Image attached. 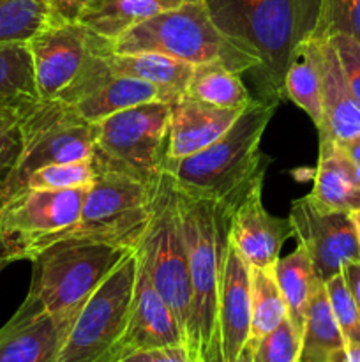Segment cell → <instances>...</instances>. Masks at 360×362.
<instances>
[{
	"instance_id": "obj_14",
	"label": "cell",
	"mask_w": 360,
	"mask_h": 362,
	"mask_svg": "<svg viewBox=\"0 0 360 362\" xmlns=\"http://www.w3.org/2000/svg\"><path fill=\"white\" fill-rule=\"evenodd\" d=\"M108 39L76 21L52 23L28 41L34 64L35 87L41 101L59 99L73 83L92 49Z\"/></svg>"
},
{
	"instance_id": "obj_28",
	"label": "cell",
	"mask_w": 360,
	"mask_h": 362,
	"mask_svg": "<svg viewBox=\"0 0 360 362\" xmlns=\"http://www.w3.org/2000/svg\"><path fill=\"white\" fill-rule=\"evenodd\" d=\"M186 94L208 105L239 112H244L254 99L244 85L242 74L221 64L194 66Z\"/></svg>"
},
{
	"instance_id": "obj_1",
	"label": "cell",
	"mask_w": 360,
	"mask_h": 362,
	"mask_svg": "<svg viewBox=\"0 0 360 362\" xmlns=\"http://www.w3.org/2000/svg\"><path fill=\"white\" fill-rule=\"evenodd\" d=\"M215 27L258 60V99L279 103L295 49L313 35L321 0H205Z\"/></svg>"
},
{
	"instance_id": "obj_23",
	"label": "cell",
	"mask_w": 360,
	"mask_h": 362,
	"mask_svg": "<svg viewBox=\"0 0 360 362\" xmlns=\"http://www.w3.org/2000/svg\"><path fill=\"white\" fill-rule=\"evenodd\" d=\"M106 59L113 73L154 85L159 90V98L164 103H173L186 94L194 71L191 64L159 53L112 52Z\"/></svg>"
},
{
	"instance_id": "obj_33",
	"label": "cell",
	"mask_w": 360,
	"mask_h": 362,
	"mask_svg": "<svg viewBox=\"0 0 360 362\" xmlns=\"http://www.w3.org/2000/svg\"><path fill=\"white\" fill-rule=\"evenodd\" d=\"M251 349L253 362H300L302 334L286 317L274 331L251 345Z\"/></svg>"
},
{
	"instance_id": "obj_32",
	"label": "cell",
	"mask_w": 360,
	"mask_h": 362,
	"mask_svg": "<svg viewBox=\"0 0 360 362\" xmlns=\"http://www.w3.org/2000/svg\"><path fill=\"white\" fill-rule=\"evenodd\" d=\"M344 34L360 42V0H321L314 39Z\"/></svg>"
},
{
	"instance_id": "obj_40",
	"label": "cell",
	"mask_w": 360,
	"mask_h": 362,
	"mask_svg": "<svg viewBox=\"0 0 360 362\" xmlns=\"http://www.w3.org/2000/svg\"><path fill=\"white\" fill-rule=\"evenodd\" d=\"M339 145H341L344 154L348 156V159L352 161L353 168H355L356 173L360 175V134L353 138V140L344 141V144H339Z\"/></svg>"
},
{
	"instance_id": "obj_24",
	"label": "cell",
	"mask_w": 360,
	"mask_h": 362,
	"mask_svg": "<svg viewBox=\"0 0 360 362\" xmlns=\"http://www.w3.org/2000/svg\"><path fill=\"white\" fill-rule=\"evenodd\" d=\"M39 103L28 42L0 45V113L21 120Z\"/></svg>"
},
{
	"instance_id": "obj_39",
	"label": "cell",
	"mask_w": 360,
	"mask_h": 362,
	"mask_svg": "<svg viewBox=\"0 0 360 362\" xmlns=\"http://www.w3.org/2000/svg\"><path fill=\"white\" fill-rule=\"evenodd\" d=\"M342 278H344L346 286H348L349 293H352L355 306L360 313V262H352L346 264L341 271Z\"/></svg>"
},
{
	"instance_id": "obj_26",
	"label": "cell",
	"mask_w": 360,
	"mask_h": 362,
	"mask_svg": "<svg viewBox=\"0 0 360 362\" xmlns=\"http://www.w3.org/2000/svg\"><path fill=\"white\" fill-rule=\"evenodd\" d=\"M346 341L332 313L325 285L321 283L307 308L306 324L302 331L300 362H328L337 350L344 349Z\"/></svg>"
},
{
	"instance_id": "obj_43",
	"label": "cell",
	"mask_w": 360,
	"mask_h": 362,
	"mask_svg": "<svg viewBox=\"0 0 360 362\" xmlns=\"http://www.w3.org/2000/svg\"><path fill=\"white\" fill-rule=\"evenodd\" d=\"M352 221L353 225H355V230H356V237H359V244H360V211H355L352 212Z\"/></svg>"
},
{
	"instance_id": "obj_36",
	"label": "cell",
	"mask_w": 360,
	"mask_h": 362,
	"mask_svg": "<svg viewBox=\"0 0 360 362\" xmlns=\"http://www.w3.org/2000/svg\"><path fill=\"white\" fill-rule=\"evenodd\" d=\"M20 120L0 113V182L20 156Z\"/></svg>"
},
{
	"instance_id": "obj_35",
	"label": "cell",
	"mask_w": 360,
	"mask_h": 362,
	"mask_svg": "<svg viewBox=\"0 0 360 362\" xmlns=\"http://www.w3.org/2000/svg\"><path fill=\"white\" fill-rule=\"evenodd\" d=\"M330 39L334 41L339 59H341L349 90H352L356 105L360 106V42L344 34L332 35Z\"/></svg>"
},
{
	"instance_id": "obj_42",
	"label": "cell",
	"mask_w": 360,
	"mask_h": 362,
	"mask_svg": "<svg viewBox=\"0 0 360 362\" xmlns=\"http://www.w3.org/2000/svg\"><path fill=\"white\" fill-rule=\"evenodd\" d=\"M236 362H253V349H251L249 343H247V345L244 346L242 354H240L239 359H236Z\"/></svg>"
},
{
	"instance_id": "obj_41",
	"label": "cell",
	"mask_w": 360,
	"mask_h": 362,
	"mask_svg": "<svg viewBox=\"0 0 360 362\" xmlns=\"http://www.w3.org/2000/svg\"><path fill=\"white\" fill-rule=\"evenodd\" d=\"M328 362H360V343L359 345H346L337 350Z\"/></svg>"
},
{
	"instance_id": "obj_27",
	"label": "cell",
	"mask_w": 360,
	"mask_h": 362,
	"mask_svg": "<svg viewBox=\"0 0 360 362\" xmlns=\"http://www.w3.org/2000/svg\"><path fill=\"white\" fill-rule=\"evenodd\" d=\"M284 95L307 113L314 126H321L320 69L313 37L304 41L289 60L284 74Z\"/></svg>"
},
{
	"instance_id": "obj_11",
	"label": "cell",
	"mask_w": 360,
	"mask_h": 362,
	"mask_svg": "<svg viewBox=\"0 0 360 362\" xmlns=\"http://www.w3.org/2000/svg\"><path fill=\"white\" fill-rule=\"evenodd\" d=\"M88 187L30 189L23 187L0 200V240L9 262L32 260L60 233L78 223Z\"/></svg>"
},
{
	"instance_id": "obj_4",
	"label": "cell",
	"mask_w": 360,
	"mask_h": 362,
	"mask_svg": "<svg viewBox=\"0 0 360 362\" xmlns=\"http://www.w3.org/2000/svg\"><path fill=\"white\" fill-rule=\"evenodd\" d=\"M115 53H159L191 66L221 64L235 73L258 66L253 55L229 41L212 21L205 0H186L127 30L113 42Z\"/></svg>"
},
{
	"instance_id": "obj_44",
	"label": "cell",
	"mask_w": 360,
	"mask_h": 362,
	"mask_svg": "<svg viewBox=\"0 0 360 362\" xmlns=\"http://www.w3.org/2000/svg\"><path fill=\"white\" fill-rule=\"evenodd\" d=\"M0 262H6V264H11L9 258H7V251H6V247H4L2 240H0Z\"/></svg>"
},
{
	"instance_id": "obj_21",
	"label": "cell",
	"mask_w": 360,
	"mask_h": 362,
	"mask_svg": "<svg viewBox=\"0 0 360 362\" xmlns=\"http://www.w3.org/2000/svg\"><path fill=\"white\" fill-rule=\"evenodd\" d=\"M307 197L325 212L360 211V175L335 141L320 140L314 186Z\"/></svg>"
},
{
	"instance_id": "obj_2",
	"label": "cell",
	"mask_w": 360,
	"mask_h": 362,
	"mask_svg": "<svg viewBox=\"0 0 360 362\" xmlns=\"http://www.w3.org/2000/svg\"><path fill=\"white\" fill-rule=\"evenodd\" d=\"M277 106L253 99L219 140L187 158H166L162 172L186 197L239 205L247 191L265 179L268 158L260 145Z\"/></svg>"
},
{
	"instance_id": "obj_20",
	"label": "cell",
	"mask_w": 360,
	"mask_h": 362,
	"mask_svg": "<svg viewBox=\"0 0 360 362\" xmlns=\"http://www.w3.org/2000/svg\"><path fill=\"white\" fill-rule=\"evenodd\" d=\"M242 112L221 108L184 94L169 103L166 158L182 159L203 151L233 126Z\"/></svg>"
},
{
	"instance_id": "obj_38",
	"label": "cell",
	"mask_w": 360,
	"mask_h": 362,
	"mask_svg": "<svg viewBox=\"0 0 360 362\" xmlns=\"http://www.w3.org/2000/svg\"><path fill=\"white\" fill-rule=\"evenodd\" d=\"M52 7L53 23L60 21H74L76 14L88 0H48Z\"/></svg>"
},
{
	"instance_id": "obj_30",
	"label": "cell",
	"mask_w": 360,
	"mask_h": 362,
	"mask_svg": "<svg viewBox=\"0 0 360 362\" xmlns=\"http://www.w3.org/2000/svg\"><path fill=\"white\" fill-rule=\"evenodd\" d=\"M52 23L48 0H0V45L28 42Z\"/></svg>"
},
{
	"instance_id": "obj_18",
	"label": "cell",
	"mask_w": 360,
	"mask_h": 362,
	"mask_svg": "<svg viewBox=\"0 0 360 362\" xmlns=\"http://www.w3.org/2000/svg\"><path fill=\"white\" fill-rule=\"evenodd\" d=\"M314 42L321 87L320 140L344 144L360 134V106L349 90L334 41L328 37L314 39Z\"/></svg>"
},
{
	"instance_id": "obj_45",
	"label": "cell",
	"mask_w": 360,
	"mask_h": 362,
	"mask_svg": "<svg viewBox=\"0 0 360 362\" xmlns=\"http://www.w3.org/2000/svg\"><path fill=\"white\" fill-rule=\"evenodd\" d=\"M6 265H9V264H6V262H0V272H2V269L6 267Z\"/></svg>"
},
{
	"instance_id": "obj_19",
	"label": "cell",
	"mask_w": 360,
	"mask_h": 362,
	"mask_svg": "<svg viewBox=\"0 0 360 362\" xmlns=\"http://www.w3.org/2000/svg\"><path fill=\"white\" fill-rule=\"evenodd\" d=\"M217 317L222 362H236L251 336V267L229 239L222 265Z\"/></svg>"
},
{
	"instance_id": "obj_15",
	"label": "cell",
	"mask_w": 360,
	"mask_h": 362,
	"mask_svg": "<svg viewBox=\"0 0 360 362\" xmlns=\"http://www.w3.org/2000/svg\"><path fill=\"white\" fill-rule=\"evenodd\" d=\"M263 180H258L240 200L229 221L228 239L251 269H272L282 246L293 237L288 218H275L261 202Z\"/></svg>"
},
{
	"instance_id": "obj_10",
	"label": "cell",
	"mask_w": 360,
	"mask_h": 362,
	"mask_svg": "<svg viewBox=\"0 0 360 362\" xmlns=\"http://www.w3.org/2000/svg\"><path fill=\"white\" fill-rule=\"evenodd\" d=\"M152 218L147 233L138 247L141 262L152 279V285L172 310L184 343H187L191 324V281L186 244L176 212L175 187L164 172L154 182Z\"/></svg>"
},
{
	"instance_id": "obj_34",
	"label": "cell",
	"mask_w": 360,
	"mask_h": 362,
	"mask_svg": "<svg viewBox=\"0 0 360 362\" xmlns=\"http://www.w3.org/2000/svg\"><path fill=\"white\" fill-rule=\"evenodd\" d=\"M330 303L332 313L337 320L346 345H359L360 343V313L355 306L352 293L346 286L342 274L334 276L323 283Z\"/></svg>"
},
{
	"instance_id": "obj_3",
	"label": "cell",
	"mask_w": 360,
	"mask_h": 362,
	"mask_svg": "<svg viewBox=\"0 0 360 362\" xmlns=\"http://www.w3.org/2000/svg\"><path fill=\"white\" fill-rule=\"evenodd\" d=\"M175 197L193 296L186 346L194 362H222L217 317L219 288L229 221L236 205L191 198L176 189Z\"/></svg>"
},
{
	"instance_id": "obj_31",
	"label": "cell",
	"mask_w": 360,
	"mask_h": 362,
	"mask_svg": "<svg viewBox=\"0 0 360 362\" xmlns=\"http://www.w3.org/2000/svg\"><path fill=\"white\" fill-rule=\"evenodd\" d=\"M97 177L94 159L46 165L30 173L25 187L30 189H78L90 187Z\"/></svg>"
},
{
	"instance_id": "obj_12",
	"label": "cell",
	"mask_w": 360,
	"mask_h": 362,
	"mask_svg": "<svg viewBox=\"0 0 360 362\" xmlns=\"http://www.w3.org/2000/svg\"><path fill=\"white\" fill-rule=\"evenodd\" d=\"M112 52V41L101 42L97 48L92 49L73 83L59 95L60 101L73 106L92 124L143 103L161 101L154 85L113 73L106 59Z\"/></svg>"
},
{
	"instance_id": "obj_8",
	"label": "cell",
	"mask_w": 360,
	"mask_h": 362,
	"mask_svg": "<svg viewBox=\"0 0 360 362\" xmlns=\"http://www.w3.org/2000/svg\"><path fill=\"white\" fill-rule=\"evenodd\" d=\"M138 253L124 258L74 318L59 362H120V343L131 317Z\"/></svg>"
},
{
	"instance_id": "obj_37",
	"label": "cell",
	"mask_w": 360,
	"mask_h": 362,
	"mask_svg": "<svg viewBox=\"0 0 360 362\" xmlns=\"http://www.w3.org/2000/svg\"><path fill=\"white\" fill-rule=\"evenodd\" d=\"M120 362H194L186 345L138 350Z\"/></svg>"
},
{
	"instance_id": "obj_7",
	"label": "cell",
	"mask_w": 360,
	"mask_h": 362,
	"mask_svg": "<svg viewBox=\"0 0 360 362\" xmlns=\"http://www.w3.org/2000/svg\"><path fill=\"white\" fill-rule=\"evenodd\" d=\"M97 127L60 99L41 101L20 120L21 148L0 182V200L23 189L37 168L94 158Z\"/></svg>"
},
{
	"instance_id": "obj_22",
	"label": "cell",
	"mask_w": 360,
	"mask_h": 362,
	"mask_svg": "<svg viewBox=\"0 0 360 362\" xmlns=\"http://www.w3.org/2000/svg\"><path fill=\"white\" fill-rule=\"evenodd\" d=\"M186 0H88L74 21L115 42L141 21L182 6Z\"/></svg>"
},
{
	"instance_id": "obj_9",
	"label": "cell",
	"mask_w": 360,
	"mask_h": 362,
	"mask_svg": "<svg viewBox=\"0 0 360 362\" xmlns=\"http://www.w3.org/2000/svg\"><path fill=\"white\" fill-rule=\"evenodd\" d=\"M169 103L150 101L122 110L95 124V168H112L154 184L168 148Z\"/></svg>"
},
{
	"instance_id": "obj_13",
	"label": "cell",
	"mask_w": 360,
	"mask_h": 362,
	"mask_svg": "<svg viewBox=\"0 0 360 362\" xmlns=\"http://www.w3.org/2000/svg\"><path fill=\"white\" fill-rule=\"evenodd\" d=\"M293 237L306 250L320 281L341 274L342 267L360 262V244L352 216L320 211L309 197L292 204L288 216Z\"/></svg>"
},
{
	"instance_id": "obj_5",
	"label": "cell",
	"mask_w": 360,
	"mask_h": 362,
	"mask_svg": "<svg viewBox=\"0 0 360 362\" xmlns=\"http://www.w3.org/2000/svg\"><path fill=\"white\" fill-rule=\"evenodd\" d=\"M133 251L92 240H56L30 260L34 271L25 303L76 318L88 297Z\"/></svg>"
},
{
	"instance_id": "obj_25",
	"label": "cell",
	"mask_w": 360,
	"mask_h": 362,
	"mask_svg": "<svg viewBox=\"0 0 360 362\" xmlns=\"http://www.w3.org/2000/svg\"><path fill=\"white\" fill-rule=\"evenodd\" d=\"M272 272L284 297L288 318L302 334L307 308L316 288L323 281L318 279L311 258L302 246H296V250L288 257L279 258L272 267Z\"/></svg>"
},
{
	"instance_id": "obj_16",
	"label": "cell",
	"mask_w": 360,
	"mask_h": 362,
	"mask_svg": "<svg viewBox=\"0 0 360 362\" xmlns=\"http://www.w3.org/2000/svg\"><path fill=\"white\" fill-rule=\"evenodd\" d=\"M73 322L23 300L0 329V362H59Z\"/></svg>"
},
{
	"instance_id": "obj_29",
	"label": "cell",
	"mask_w": 360,
	"mask_h": 362,
	"mask_svg": "<svg viewBox=\"0 0 360 362\" xmlns=\"http://www.w3.org/2000/svg\"><path fill=\"white\" fill-rule=\"evenodd\" d=\"M286 317L288 308L272 269H251V345L274 331Z\"/></svg>"
},
{
	"instance_id": "obj_6",
	"label": "cell",
	"mask_w": 360,
	"mask_h": 362,
	"mask_svg": "<svg viewBox=\"0 0 360 362\" xmlns=\"http://www.w3.org/2000/svg\"><path fill=\"white\" fill-rule=\"evenodd\" d=\"M152 186L119 170L97 168V177L88 187L80 219L53 243L78 239L138 250L150 225Z\"/></svg>"
},
{
	"instance_id": "obj_17",
	"label": "cell",
	"mask_w": 360,
	"mask_h": 362,
	"mask_svg": "<svg viewBox=\"0 0 360 362\" xmlns=\"http://www.w3.org/2000/svg\"><path fill=\"white\" fill-rule=\"evenodd\" d=\"M173 345H186L184 336L172 310L152 285L150 276L138 255V274L133 304H131V317L126 334L120 343L122 359L138 350Z\"/></svg>"
}]
</instances>
